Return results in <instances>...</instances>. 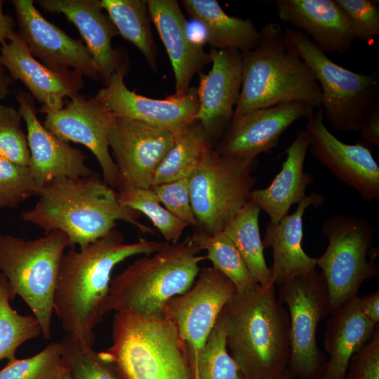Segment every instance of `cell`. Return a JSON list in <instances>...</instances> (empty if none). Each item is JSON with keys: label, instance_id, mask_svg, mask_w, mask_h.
Here are the masks:
<instances>
[{"label": "cell", "instance_id": "3957f363", "mask_svg": "<svg viewBox=\"0 0 379 379\" xmlns=\"http://www.w3.org/2000/svg\"><path fill=\"white\" fill-rule=\"evenodd\" d=\"M223 309L227 350L248 379H273L287 368L289 316L276 296L274 284L236 291Z\"/></svg>", "mask_w": 379, "mask_h": 379}, {"label": "cell", "instance_id": "603a6c76", "mask_svg": "<svg viewBox=\"0 0 379 379\" xmlns=\"http://www.w3.org/2000/svg\"><path fill=\"white\" fill-rule=\"evenodd\" d=\"M280 20L306 34L323 52L343 55L355 39L334 0H276Z\"/></svg>", "mask_w": 379, "mask_h": 379}, {"label": "cell", "instance_id": "e575fe53", "mask_svg": "<svg viewBox=\"0 0 379 379\" xmlns=\"http://www.w3.org/2000/svg\"><path fill=\"white\" fill-rule=\"evenodd\" d=\"M118 198L123 206L146 215L168 243L178 242L188 226L161 204L151 187L123 188Z\"/></svg>", "mask_w": 379, "mask_h": 379}, {"label": "cell", "instance_id": "b9f144b4", "mask_svg": "<svg viewBox=\"0 0 379 379\" xmlns=\"http://www.w3.org/2000/svg\"><path fill=\"white\" fill-rule=\"evenodd\" d=\"M345 379H379V324L372 338L352 357Z\"/></svg>", "mask_w": 379, "mask_h": 379}, {"label": "cell", "instance_id": "c3c4849f", "mask_svg": "<svg viewBox=\"0 0 379 379\" xmlns=\"http://www.w3.org/2000/svg\"><path fill=\"white\" fill-rule=\"evenodd\" d=\"M65 368V367H64ZM58 379H72L69 372L64 368L63 371L60 375Z\"/></svg>", "mask_w": 379, "mask_h": 379}, {"label": "cell", "instance_id": "d4e9b609", "mask_svg": "<svg viewBox=\"0 0 379 379\" xmlns=\"http://www.w3.org/2000/svg\"><path fill=\"white\" fill-rule=\"evenodd\" d=\"M324 201L321 194L312 192L298 204L292 214L286 215L277 224L268 222L262 241L264 248L272 249L270 270L274 286L316 269L317 258L308 255L302 247L303 215L307 208L320 206Z\"/></svg>", "mask_w": 379, "mask_h": 379}, {"label": "cell", "instance_id": "8992f818", "mask_svg": "<svg viewBox=\"0 0 379 379\" xmlns=\"http://www.w3.org/2000/svg\"><path fill=\"white\" fill-rule=\"evenodd\" d=\"M105 358L119 379H195L178 331L164 312L156 316L115 312Z\"/></svg>", "mask_w": 379, "mask_h": 379}, {"label": "cell", "instance_id": "4316f807", "mask_svg": "<svg viewBox=\"0 0 379 379\" xmlns=\"http://www.w3.org/2000/svg\"><path fill=\"white\" fill-rule=\"evenodd\" d=\"M330 314L324 338L329 358L321 379H345L352 357L372 338L378 324L363 313L359 296L347 300Z\"/></svg>", "mask_w": 379, "mask_h": 379}, {"label": "cell", "instance_id": "f546056e", "mask_svg": "<svg viewBox=\"0 0 379 379\" xmlns=\"http://www.w3.org/2000/svg\"><path fill=\"white\" fill-rule=\"evenodd\" d=\"M260 209L251 200L225 227L224 233L232 241L244 258L255 281L262 287L274 284L267 266L259 227Z\"/></svg>", "mask_w": 379, "mask_h": 379}, {"label": "cell", "instance_id": "4fadbf2b", "mask_svg": "<svg viewBox=\"0 0 379 379\" xmlns=\"http://www.w3.org/2000/svg\"><path fill=\"white\" fill-rule=\"evenodd\" d=\"M176 135L141 121L114 117L108 142L118 171L117 188H150Z\"/></svg>", "mask_w": 379, "mask_h": 379}, {"label": "cell", "instance_id": "cb8c5ba5", "mask_svg": "<svg viewBox=\"0 0 379 379\" xmlns=\"http://www.w3.org/2000/svg\"><path fill=\"white\" fill-rule=\"evenodd\" d=\"M45 11L63 14L79 30L102 81L107 85L120 66L112 39L119 34L109 16L102 12L100 0H39Z\"/></svg>", "mask_w": 379, "mask_h": 379}, {"label": "cell", "instance_id": "bcb514c9", "mask_svg": "<svg viewBox=\"0 0 379 379\" xmlns=\"http://www.w3.org/2000/svg\"><path fill=\"white\" fill-rule=\"evenodd\" d=\"M11 78L5 71V67L0 64V100L4 99L10 92Z\"/></svg>", "mask_w": 379, "mask_h": 379}, {"label": "cell", "instance_id": "7a4b0ae2", "mask_svg": "<svg viewBox=\"0 0 379 379\" xmlns=\"http://www.w3.org/2000/svg\"><path fill=\"white\" fill-rule=\"evenodd\" d=\"M37 195L36 205L22 213V219L45 234L62 232L69 246L84 247L107 235L114 230L117 220L128 222L143 233H154L138 220V212L123 206L114 189L93 174L51 180Z\"/></svg>", "mask_w": 379, "mask_h": 379}, {"label": "cell", "instance_id": "f35d334b", "mask_svg": "<svg viewBox=\"0 0 379 379\" xmlns=\"http://www.w3.org/2000/svg\"><path fill=\"white\" fill-rule=\"evenodd\" d=\"M21 119L18 111L14 108L0 105V157L29 166L30 153Z\"/></svg>", "mask_w": 379, "mask_h": 379}, {"label": "cell", "instance_id": "f1b7e54d", "mask_svg": "<svg viewBox=\"0 0 379 379\" xmlns=\"http://www.w3.org/2000/svg\"><path fill=\"white\" fill-rule=\"evenodd\" d=\"M213 144L198 121L178 133L154 175L156 185L189 178L208 159Z\"/></svg>", "mask_w": 379, "mask_h": 379}, {"label": "cell", "instance_id": "9c48e42d", "mask_svg": "<svg viewBox=\"0 0 379 379\" xmlns=\"http://www.w3.org/2000/svg\"><path fill=\"white\" fill-rule=\"evenodd\" d=\"M322 232L328 241L317 265L327 284L331 312L358 296L361 284L378 274L373 247L375 226L368 220L353 215H335L328 218Z\"/></svg>", "mask_w": 379, "mask_h": 379}, {"label": "cell", "instance_id": "5bb4252c", "mask_svg": "<svg viewBox=\"0 0 379 379\" xmlns=\"http://www.w3.org/2000/svg\"><path fill=\"white\" fill-rule=\"evenodd\" d=\"M126 72V65L121 63L94 97L114 117L141 121L176 134L196 121L197 88H190L183 95L147 98L127 88L124 80Z\"/></svg>", "mask_w": 379, "mask_h": 379}, {"label": "cell", "instance_id": "ba28073f", "mask_svg": "<svg viewBox=\"0 0 379 379\" xmlns=\"http://www.w3.org/2000/svg\"><path fill=\"white\" fill-rule=\"evenodd\" d=\"M284 34L319 85L321 107L328 124L336 131L358 132L365 113L378 101L376 74L357 73L339 65L298 29L287 27Z\"/></svg>", "mask_w": 379, "mask_h": 379}, {"label": "cell", "instance_id": "277c9868", "mask_svg": "<svg viewBox=\"0 0 379 379\" xmlns=\"http://www.w3.org/2000/svg\"><path fill=\"white\" fill-rule=\"evenodd\" d=\"M241 55V87L233 118L290 102L321 107V88L314 75L287 43L277 22L267 23L258 46Z\"/></svg>", "mask_w": 379, "mask_h": 379}, {"label": "cell", "instance_id": "d6a6232c", "mask_svg": "<svg viewBox=\"0 0 379 379\" xmlns=\"http://www.w3.org/2000/svg\"><path fill=\"white\" fill-rule=\"evenodd\" d=\"M227 321L223 309L199 353L195 379H248L227 350Z\"/></svg>", "mask_w": 379, "mask_h": 379}, {"label": "cell", "instance_id": "2e32d148", "mask_svg": "<svg viewBox=\"0 0 379 379\" xmlns=\"http://www.w3.org/2000/svg\"><path fill=\"white\" fill-rule=\"evenodd\" d=\"M310 154L339 180L354 189L366 201L379 198V166L365 145L347 144L338 139L325 125L321 107L307 119Z\"/></svg>", "mask_w": 379, "mask_h": 379}, {"label": "cell", "instance_id": "484cf974", "mask_svg": "<svg viewBox=\"0 0 379 379\" xmlns=\"http://www.w3.org/2000/svg\"><path fill=\"white\" fill-rule=\"evenodd\" d=\"M310 142L306 130L298 131L286 149V158L279 173L268 187L251 192V201L268 215L271 224L278 223L293 204H299L307 196L306 188L314 181L313 176L304 171Z\"/></svg>", "mask_w": 379, "mask_h": 379}, {"label": "cell", "instance_id": "f6af8a7d", "mask_svg": "<svg viewBox=\"0 0 379 379\" xmlns=\"http://www.w3.org/2000/svg\"><path fill=\"white\" fill-rule=\"evenodd\" d=\"M4 1L0 0V44L6 41L10 34L13 32V22L12 18L3 11Z\"/></svg>", "mask_w": 379, "mask_h": 379}, {"label": "cell", "instance_id": "5b68a950", "mask_svg": "<svg viewBox=\"0 0 379 379\" xmlns=\"http://www.w3.org/2000/svg\"><path fill=\"white\" fill-rule=\"evenodd\" d=\"M191 237L165 242L156 252L135 260L111 280L106 312L156 316L168 301L189 290L206 259Z\"/></svg>", "mask_w": 379, "mask_h": 379}, {"label": "cell", "instance_id": "7c38bea8", "mask_svg": "<svg viewBox=\"0 0 379 379\" xmlns=\"http://www.w3.org/2000/svg\"><path fill=\"white\" fill-rule=\"evenodd\" d=\"M236 291L234 284L220 272L213 267H204L189 290L166 303L164 312L186 346L194 375L199 353Z\"/></svg>", "mask_w": 379, "mask_h": 379}, {"label": "cell", "instance_id": "d590c367", "mask_svg": "<svg viewBox=\"0 0 379 379\" xmlns=\"http://www.w3.org/2000/svg\"><path fill=\"white\" fill-rule=\"evenodd\" d=\"M60 343L62 365L72 379H119L114 364L101 352L83 348L67 334Z\"/></svg>", "mask_w": 379, "mask_h": 379}, {"label": "cell", "instance_id": "1f68e13d", "mask_svg": "<svg viewBox=\"0 0 379 379\" xmlns=\"http://www.w3.org/2000/svg\"><path fill=\"white\" fill-rule=\"evenodd\" d=\"M191 239L201 251L207 252L206 258L213 267L227 277L237 292H246L259 286L237 248L224 232L209 234L196 230Z\"/></svg>", "mask_w": 379, "mask_h": 379}, {"label": "cell", "instance_id": "ee69618b", "mask_svg": "<svg viewBox=\"0 0 379 379\" xmlns=\"http://www.w3.org/2000/svg\"><path fill=\"white\" fill-rule=\"evenodd\" d=\"M361 309L374 324H379V291L359 297Z\"/></svg>", "mask_w": 379, "mask_h": 379}, {"label": "cell", "instance_id": "60d3db41", "mask_svg": "<svg viewBox=\"0 0 379 379\" xmlns=\"http://www.w3.org/2000/svg\"><path fill=\"white\" fill-rule=\"evenodd\" d=\"M161 204L187 225L197 227L191 202L189 178L151 187Z\"/></svg>", "mask_w": 379, "mask_h": 379}, {"label": "cell", "instance_id": "44dd1931", "mask_svg": "<svg viewBox=\"0 0 379 379\" xmlns=\"http://www.w3.org/2000/svg\"><path fill=\"white\" fill-rule=\"evenodd\" d=\"M8 40L1 44L0 64L12 78L21 81L43 106L60 110L64 107L65 98L77 94L82 88L81 74L44 65L31 54L18 33L13 32Z\"/></svg>", "mask_w": 379, "mask_h": 379}, {"label": "cell", "instance_id": "ac0fdd59", "mask_svg": "<svg viewBox=\"0 0 379 379\" xmlns=\"http://www.w3.org/2000/svg\"><path fill=\"white\" fill-rule=\"evenodd\" d=\"M315 108L300 102H290L256 109L233 118L226 133L214 149L234 158L253 159L277 146L282 133L293 123L308 119Z\"/></svg>", "mask_w": 379, "mask_h": 379}, {"label": "cell", "instance_id": "8fae6325", "mask_svg": "<svg viewBox=\"0 0 379 379\" xmlns=\"http://www.w3.org/2000/svg\"><path fill=\"white\" fill-rule=\"evenodd\" d=\"M278 300L288 309L291 352L287 369L295 379H321L326 360L317 328L331 313L326 282L316 269L279 286Z\"/></svg>", "mask_w": 379, "mask_h": 379}, {"label": "cell", "instance_id": "83f0119b", "mask_svg": "<svg viewBox=\"0 0 379 379\" xmlns=\"http://www.w3.org/2000/svg\"><path fill=\"white\" fill-rule=\"evenodd\" d=\"M181 3L187 14L203 26L212 48L244 53L259 44L260 30L252 20L228 15L217 1L182 0Z\"/></svg>", "mask_w": 379, "mask_h": 379}, {"label": "cell", "instance_id": "ab89813d", "mask_svg": "<svg viewBox=\"0 0 379 379\" xmlns=\"http://www.w3.org/2000/svg\"><path fill=\"white\" fill-rule=\"evenodd\" d=\"M344 13L354 39L371 41L379 35V7L372 0H334Z\"/></svg>", "mask_w": 379, "mask_h": 379}, {"label": "cell", "instance_id": "74e56055", "mask_svg": "<svg viewBox=\"0 0 379 379\" xmlns=\"http://www.w3.org/2000/svg\"><path fill=\"white\" fill-rule=\"evenodd\" d=\"M37 193L29 166L0 157V208L15 207Z\"/></svg>", "mask_w": 379, "mask_h": 379}, {"label": "cell", "instance_id": "d6986e66", "mask_svg": "<svg viewBox=\"0 0 379 379\" xmlns=\"http://www.w3.org/2000/svg\"><path fill=\"white\" fill-rule=\"evenodd\" d=\"M209 55L211 70L199 73L195 120L213 143L232 120L241 87L242 55L234 50L211 48Z\"/></svg>", "mask_w": 379, "mask_h": 379}, {"label": "cell", "instance_id": "52a82bcc", "mask_svg": "<svg viewBox=\"0 0 379 379\" xmlns=\"http://www.w3.org/2000/svg\"><path fill=\"white\" fill-rule=\"evenodd\" d=\"M67 237L53 231L33 240L0 233V272L6 277L10 300L20 296L38 321L41 335H51L53 297Z\"/></svg>", "mask_w": 379, "mask_h": 379}, {"label": "cell", "instance_id": "6da1fadb", "mask_svg": "<svg viewBox=\"0 0 379 379\" xmlns=\"http://www.w3.org/2000/svg\"><path fill=\"white\" fill-rule=\"evenodd\" d=\"M165 242L140 239L125 243L121 232L107 235L76 249L69 246L59 266L53 312L63 330L83 348H93L95 329L106 312L111 275L124 260L152 254Z\"/></svg>", "mask_w": 379, "mask_h": 379}, {"label": "cell", "instance_id": "9a60e30c", "mask_svg": "<svg viewBox=\"0 0 379 379\" xmlns=\"http://www.w3.org/2000/svg\"><path fill=\"white\" fill-rule=\"evenodd\" d=\"M65 107L52 110L44 106L39 112L46 114L44 126L58 138L80 143L95 157L104 181L118 187V171L111 157L108 132L114 116L95 98L76 94Z\"/></svg>", "mask_w": 379, "mask_h": 379}, {"label": "cell", "instance_id": "ffe728a7", "mask_svg": "<svg viewBox=\"0 0 379 379\" xmlns=\"http://www.w3.org/2000/svg\"><path fill=\"white\" fill-rule=\"evenodd\" d=\"M18 112L24 119L30 153V169L39 191L51 180L89 176L86 156L56 136L38 119L33 98L22 91L15 93ZM38 194V193H37Z\"/></svg>", "mask_w": 379, "mask_h": 379}, {"label": "cell", "instance_id": "7dc6e473", "mask_svg": "<svg viewBox=\"0 0 379 379\" xmlns=\"http://www.w3.org/2000/svg\"><path fill=\"white\" fill-rule=\"evenodd\" d=\"M273 379H295L286 368L278 376L275 377Z\"/></svg>", "mask_w": 379, "mask_h": 379}, {"label": "cell", "instance_id": "30bf717a", "mask_svg": "<svg viewBox=\"0 0 379 379\" xmlns=\"http://www.w3.org/2000/svg\"><path fill=\"white\" fill-rule=\"evenodd\" d=\"M257 158L229 157L215 149L189 177L192 209L197 230L209 234L222 232L250 200L258 178Z\"/></svg>", "mask_w": 379, "mask_h": 379}, {"label": "cell", "instance_id": "8d00e7d4", "mask_svg": "<svg viewBox=\"0 0 379 379\" xmlns=\"http://www.w3.org/2000/svg\"><path fill=\"white\" fill-rule=\"evenodd\" d=\"M60 342L48 344L36 354L8 361L0 379H58L64 370Z\"/></svg>", "mask_w": 379, "mask_h": 379}, {"label": "cell", "instance_id": "7bdbcfd3", "mask_svg": "<svg viewBox=\"0 0 379 379\" xmlns=\"http://www.w3.org/2000/svg\"><path fill=\"white\" fill-rule=\"evenodd\" d=\"M358 132L367 142L379 145V103L378 101L365 113Z\"/></svg>", "mask_w": 379, "mask_h": 379}, {"label": "cell", "instance_id": "7402d4cb", "mask_svg": "<svg viewBox=\"0 0 379 379\" xmlns=\"http://www.w3.org/2000/svg\"><path fill=\"white\" fill-rule=\"evenodd\" d=\"M147 8L173 67L174 94L183 95L194 74L211 62L209 53L189 36L187 21L177 1L147 0Z\"/></svg>", "mask_w": 379, "mask_h": 379}, {"label": "cell", "instance_id": "e0dca14e", "mask_svg": "<svg viewBox=\"0 0 379 379\" xmlns=\"http://www.w3.org/2000/svg\"><path fill=\"white\" fill-rule=\"evenodd\" d=\"M20 32L29 52L48 67L72 69L83 77L102 81L93 59L82 42L67 35L36 9L32 0H13Z\"/></svg>", "mask_w": 379, "mask_h": 379}, {"label": "cell", "instance_id": "4dcf8cb0", "mask_svg": "<svg viewBox=\"0 0 379 379\" xmlns=\"http://www.w3.org/2000/svg\"><path fill=\"white\" fill-rule=\"evenodd\" d=\"M102 10L119 34L133 44L154 71H157L156 47L147 0H100Z\"/></svg>", "mask_w": 379, "mask_h": 379}, {"label": "cell", "instance_id": "836d02e7", "mask_svg": "<svg viewBox=\"0 0 379 379\" xmlns=\"http://www.w3.org/2000/svg\"><path fill=\"white\" fill-rule=\"evenodd\" d=\"M10 289L0 272V360H15L17 349L25 342L41 335V329L32 315H22L11 305Z\"/></svg>", "mask_w": 379, "mask_h": 379}]
</instances>
